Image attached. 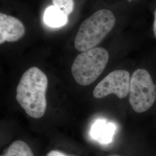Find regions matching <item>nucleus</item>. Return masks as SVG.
<instances>
[{"mask_svg": "<svg viewBox=\"0 0 156 156\" xmlns=\"http://www.w3.org/2000/svg\"><path fill=\"white\" fill-rule=\"evenodd\" d=\"M48 85L46 75L37 67H31L23 74L17 87L16 98L29 116L39 119L44 115Z\"/></svg>", "mask_w": 156, "mask_h": 156, "instance_id": "nucleus-1", "label": "nucleus"}, {"mask_svg": "<svg viewBox=\"0 0 156 156\" xmlns=\"http://www.w3.org/2000/svg\"><path fill=\"white\" fill-rule=\"evenodd\" d=\"M115 17L111 11L102 9L94 13L80 25L75 39V47L80 51L95 48L114 27Z\"/></svg>", "mask_w": 156, "mask_h": 156, "instance_id": "nucleus-2", "label": "nucleus"}, {"mask_svg": "<svg viewBox=\"0 0 156 156\" xmlns=\"http://www.w3.org/2000/svg\"><path fill=\"white\" fill-rule=\"evenodd\" d=\"M108 61L109 53L104 48H94L82 52L73 62V77L80 85H90L100 76Z\"/></svg>", "mask_w": 156, "mask_h": 156, "instance_id": "nucleus-3", "label": "nucleus"}, {"mask_svg": "<svg viewBox=\"0 0 156 156\" xmlns=\"http://www.w3.org/2000/svg\"><path fill=\"white\" fill-rule=\"evenodd\" d=\"M156 100V86L149 72L145 69L134 71L130 80L129 102L135 112L148 111Z\"/></svg>", "mask_w": 156, "mask_h": 156, "instance_id": "nucleus-4", "label": "nucleus"}, {"mask_svg": "<svg viewBox=\"0 0 156 156\" xmlns=\"http://www.w3.org/2000/svg\"><path fill=\"white\" fill-rule=\"evenodd\" d=\"M131 76L126 70H115L109 73L97 85L93 91L96 98H102L108 95L115 94L120 99L129 94Z\"/></svg>", "mask_w": 156, "mask_h": 156, "instance_id": "nucleus-5", "label": "nucleus"}, {"mask_svg": "<svg viewBox=\"0 0 156 156\" xmlns=\"http://www.w3.org/2000/svg\"><path fill=\"white\" fill-rule=\"evenodd\" d=\"M26 32L25 27L16 17L0 13V44L13 42L21 39Z\"/></svg>", "mask_w": 156, "mask_h": 156, "instance_id": "nucleus-6", "label": "nucleus"}, {"mask_svg": "<svg viewBox=\"0 0 156 156\" xmlns=\"http://www.w3.org/2000/svg\"><path fill=\"white\" fill-rule=\"evenodd\" d=\"M116 130L115 125L104 120H97L91 128V136L101 144H109L113 139Z\"/></svg>", "mask_w": 156, "mask_h": 156, "instance_id": "nucleus-7", "label": "nucleus"}, {"mask_svg": "<svg viewBox=\"0 0 156 156\" xmlns=\"http://www.w3.org/2000/svg\"><path fill=\"white\" fill-rule=\"evenodd\" d=\"M44 21L50 27L59 28L67 24L68 16L56 6H50L45 10Z\"/></svg>", "mask_w": 156, "mask_h": 156, "instance_id": "nucleus-8", "label": "nucleus"}, {"mask_svg": "<svg viewBox=\"0 0 156 156\" xmlns=\"http://www.w3.org/2000/svg\"><path fill=\"white\" fill-rule=\"evenodd\" d=\"M1 156H34L33 152L26 142L15 140L5 149Z\"/></svg>", "mask_w": 156, "mask_h": 156, "instance_id": "nucleus-9", "label": "nucleus"}, {"mask_svg": "<svg viewBox=\"0 0 156 156\" xmlns=\"http://www.w3.org/2000/svg\"><path fill=\"white\" fill-rule=\"evenodd\" d=\"M53 5L56 6L68 16L73 10V0H52Z\"/></svg>", "mask_w": 156, "mask_h": 156, "instance_id": "nucleus-10", "label": "nucleus"}, {"mask_svg": "<svg viewBox=\"0 0 156 156\" xmlns=\"http://www.w3.org/2000/svg\"><path fill=\"white\" fill-rule=\"evenodd\" d=\"M46 156H68L65 153H62V151H56V150H53V151H49Z\"/></svg>", "mask_w": 156, "mask_h": 156, "instance_id": "nucleus-11", "label": "nucleus"}, {"mask_svg": "<svg viewBox=\"0 0 156 156\" xmlns=\"http://www.w3.org/2000/svg\"><path fill=\"white\" fill-rule=\"evenodd\" d=\"M153 31L156 38V10L154 13V20L153 23Z\"/></svg>", "mask_w": 156, "mask_h": 156, "instance_id": "nucleus-12", "label": "nucleus"}, {"mask_svg": "<svg viewBox=\"0 0 156 156\" xmlns=\"http://www.w3.org/2000/svg\"><path fill=\"white\" fill-rule=\"evenodd\" d=\"M108 156H121L120 155H119V154H112V155H109Z\"/></svg>", "mask_w": 156, "mask_h": 156, "instance_id": "nucleus-13", "label": "nucleus"}, {"mask_svg": "<svg viewBox=\"0 0 156 156\" xmlns=\"http://www.w3.org/2000/svg\"><path fill=\"white\" fill-rule=\"evenodd\" d=\"M129 1H133V0H128Z\"/></svg>", "mask_w": 156, "mask_h": 156, "instance_id": "nucleus-14", "label": "nucleus"}]
</instances>
